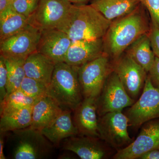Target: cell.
<instances>
[{
    "mask_svg": "<svg viewBox=\"0 0 159 159\" xmlns=\"http://www.w3.org/2000/svg\"><path fill=\"white\" fill-rule=\"evenodd\" d=\"M141 3L130 13L112 21L103 38L104 54L117 59L140 36L149 32L151 18Z\"/></svg>",
    "mask_w": 159,
    "mask_h": 159,
    "instance_id": "obj_1",
    "label": "cell"
},
{
    "mask_svg": "<svg viewBox=\"0 0 159 159\" xmlns=\"http://www.w3.org/2000/svg\"><path fill=\"white\" fill-rule=\"evenodd\" d=\"M111 21L91 5L73 4L58 29L66 33L72 41L103 38Z\"/></svg>",
    "mask_w": 159,
    "mask_h": 159,
    "instance_id": "obj_2",
    "label": "cell"
},
{
    "mask_svg": "<svg viewBox=\"0 0 159 159\" xmlns=\"http://www.w3.org/2000/svg\"><path fill=\"white\" fill-rule=\"evenodd\" d=\"M47 95L63 110L74 111L84 99L77 67L65 62L56 63Z\"/></svg>",
    "mask_w": 159,
    "mask_h": 159,
    "instance_id": "obj_3",
    "label": "cell"
},
{
    "mask_svg": "<svg viewBox=\"0 0 159 159\" xmlns=\"http://www.w3.org/2000/svg\"><path fill=\"white\" fill-rule=\"evenodd\" d=\"M12 133V159H45L51 154L54 146L40 130L29 126Z\"/></svg>",
    "mask_w": 159,
    "mask_h": 159,
    "instance_id": "obj_4",
    "label": "cell"
},
{
    "mask_svg": "<svg viewBox=\"0 0 159 159\" xmlns=\"http://www.w3.org/2000/svg\"><path fill=\"white\" fill-rule=\"evenodd\" d=\"M77 68L84 99H97L107 78L113 71L111 60L103 54Z\"/></svg>",
    "mask_w": 159,
    "mask_h": 159,
    "instance_id": "obj_5",
    "label": "cell"
},
{
    "mask_svg": "<svg viewBox=\"0 0 159 159\" xmlns=\"http://www.w3.org/2000/svg\"><path fill=\"white\" fill-rule=\"evenodd\" d=\"M129 120L122 111L104 114L98 119L99 138L117 151L125 148L134 140L129 134Z\"/></svg>",
    "mask_w": 159,
    "mask_h": 159,
    "instance_id": "obj_6",
    "label": "cell"
},
{
    "mask_svg": "<svg viewBox=\"0 0 159 159\" xmlns=\"http://www.w3.org/2000/svg\"><path fill=\"white\" fill-rule=\"evenodd\" d=\"M134 102L135 100L125 91L117 74L113 71L107 78L97 99V113L99 117L107 113L122 111Z\"/></svg>",
    "mask_w": 159,
    "mask_h": 159,
    "instance_id": "obj_7",
    "label": "cell"
},
{
    "mask_svg": "<svg viewBox=\"0 0 159 159\" xmlns=\"http://www.w3.org/2000/svg\"><path fill=\"white\" fill-rule=\"evenodd\" d=\"M125 115L129 125L135 127L159 118V89L152 85L148 76L141 96L129 107Z\"/></svg>",
    "mask_w": 159,
    "mask_h": 159,
    "instance_id": "obj_8",
    "label": "cell"
},
{
    "mask_svg": "<svg viewBox=\"0 0 159 159\" xmlns=\"http://www.w3.org/2000/svg\"><path fill=\"white\" fill-rule=\"evenodd\" d=\"M72 5L67 0H39L37 9L28 18L29 24L41 31L57 29L67 16Z\"/></svg>",
    "mask_w": 159,
    "mask_h": 159,
    "instance_id": "obj_9",
    "label": "cell"
},
{
    "mask_svg": "<svg viewBox=\"0 0 159 159\" xmlns=\"http://www.w3.org/2000/svg\"><path fill=\"white\" fill-rule=\"evenodd\" d=\"M41 33L29 24L16 34L0 41V55L5 58L26 59L37 51Z\"/></svg>",
    "mask_w": 159,
    "mask_h": 159,
    "instance_id": "obj_10",
    "label": "cell"
},
{
    "mask_svg": "<svg viewBox=\"0 0 159 159\" xmlns=\"http://www.w3.org/2000/svg\"><path fill=\"white\" fill-rule=\"evenodd\" d=\"M111 61L113 71L129 97L135 101L144 88L147 72L125 52Z\"/></svg>",
    "mask_w": 159,
    "mask_h": 159,
    "instance_id": "obj_11",
    "label": "cell"
},
{
    "mask_svg": "<svg viewBox=\"0 0 159 159\" xmlns=\"http://www.w3.org/2000/svg\"><path fill=\"white\" fill-rule=\"evenodd\" d=\"M159 150V118L142 125L136 139L125 148L117 151L113 158L139 159L145 152Z\"/></svg>",
    "mask_w": 159,
    "mask_h": 159,
    "instance_id": "obj_12",
    "label": "cell"
},
{
    "mask_svg": "<svg viewBox=\"0 0 159 159\" xmlns=\"http://www.w3.org/2000/svg\"><path fill=\"white\" fill-rule=\"evenodd\" d=\"M37 51L55 63L64 62L72 40L66 33L58 29L41 31Z\"/></svg>",
    "mask_w": 159,
    "mask_h": 159,
    "instance_id": "obj_13",
    "label": "cell"
},
{
    "mask_svg": "<svg viewBox=\"0 0 159 159\" xmlns=\"http://www.w3.org/2000/svg\"><path fill=\"white\" fill-rule=\"evenodd\" d=\"M100 138L77 135L63 141L64 150L72 152L82 159H102L108 157L107 144Z\"/></svg>",
    "mask_w": 159,
    "mask_h": 159,
    "instance_id": "obj_14",
    "label": "cell"
},
{
    "mask_svg": "<svg viewBox=\"0 0 159 159\" xmlns=\"http://www.w3.org/2000/svg\"><path fill=\"white\" fill-rule=\"evenodd\" d=\"M74 112L73 121L79 134L99 138L97 99L84 98Z\"/></svg>",
    "mask_w": 159,
    "mask_h": 159,
    "instance_id": "obj_15",
    "label": "cell"
},
{
    "mask_svg": "<svg viewBox=\"0 0 159 159\" xmlns=\"http://www.w3.org/2000/svg\"><path fill=\"white\" fill-rule=\"evenodd\" d=\"M103 54V38L74 41L69 48L64 62L73 66L79 67Z\"/></svg>",
    "mask_w": 159,
    "mask_h": 159,
    "instance_id": "obj_16",
    "label": "cell"
},
{
    "mask_svg": "<svg viewBox=\"0 0 159 159\" xmlns=\"http://www.w3.org/2000/svg\"><path fill=\"white\" fill-rule=\"evenodd\" d=\"M72 111L64 110L54 122L40 130L54 146H58L65 139L79 134L72 118Z\"/></svg>",
    "mask_w": 159,
    "mask_h": 159,
    "instance_id": "obj_17",
    "label": "cell"
},
{
    "mask_svg": "<svg viewBox=\"0 0 159 159\" xmlns=\"http://www.w3.org/2000/svg\"><path fill=\"white\" fill-rule=\"evenodd\" d=\"M63 110L54 99L46 95L33 106L30 126L42 130L54 122Z\"/></svg>",
    "mask_w": 159,
    "mask_h": 159,
    "instance_id": "obj_18",
    "label": "cell"
},
{
    "mask_svg": "<svg viewBox=\"0 0 159 159\" xmlns=\"http://www.w3.org/2000/svg\"><path fill=\"white\" fill-rule=\"evenodd\" d=\"M56 64L45 55L35 51L25 60L24 67L26 76L49 85Z\"/></svg>",
    "mask_w": 159,
    "mask_h": 159,
    "instance_id": "obj_19",
    "label": "cell"
},
{
    "mask_svg": "<svg viewBox=\"0 0 159 159\" xmlns=\"http://www.w3.org/2000/svg\"><path fill=\"white\" fill-rule=\"evenodd\" d=\"M91 6L107 20L113 21L134 11L140 0H89Z\"/></svg>",
    "mask_w": 159,
    "mask_h": 159,
    "instance_id": "obj_20",
    "label": "cell"
},
{
    "mask_svg": "<svg viewBox=\"0 0 159 159\" xmlns=\"http://www.w3.org/2000/svg\"><path fill=\"white\" fill-rule=\"evenodd\" d=\"M148 33L140 36L124 52L142 66L147 74L153 65L156 57Z\"/></svg>",
    "mask_w": 159,
    "mask_h": 159,
    "instance_id": "obj_21",
    "label": "cell"
},
{
    "mask_svg": "<svg viewBox=\"0 0 159 159\" xmlns=\"http://www.w3.org/2000/svg\"><path fill=\"white\" fill-rule=\"evenodd\" d=\"M33 107L13 111L1 115L0 131L4 133L23 129L31 125Z\"/></svg>",
    "mask_w": 159,
    "mask_h": 159,
    "instance_id": "obj_22",
    "label": "cell"
},
{
    "mask_svg": "<svg viewBox=\"0 0 159 159\" xmlns=\"http://www.w3.org/2000/svg\"><path fill=\"white\" fill-rule=\"evenodd\" d=\"M29 25L27 17L9 7L0 13V41L14 35Z\"/></svg>",
    "mask_w": 159,
    "mask_h": 159,
    "instance_id": "obj_23",
    "label": "cell"
},
{
    "mask_svg": "<svg viewBox=\"0 0 159 159\" xmlns=\"http://www.w3.org/2000/svg\"><path fill=\"white\" fill-rule=\"evenodd\" d=\"M25 60L5 58L7 69V95L20 89L26 77L24 67Z\"/></svg>",
    "mask_w": 159,
    "mask_h": 159,
    "instance_id": "obj_24",
    "label": "cell"
},
{
    "mask_svg": "<svg viewBox=\"0 0 159 159\" xmlns=\"http://www.w3.org/2000/svg\"><path fill=\"white\" fill-rule=\"evenodd\" d=\"M40 99L29 97L19 89L7 95L0 103V115L1 116L24 107H33Z\"/></svg>",
    "mask_w": 159,
    "mask_h": 159,
    "instance_id": "obj_25",
    "label": "cell"
},
{
    "mask_svg": "<svg viewBox=\"0 0 159 159\" xmlns=\"http://www.w3.org/2000/svg\"><path fill=\"white\" fill-rule=\"evenodd\" d=\"M48 87L44 83L26 77L23 80L20 89L29 97L41 98L48 95Z\"/></svg>",
    "mask_w": 159,
    "mask_h": 159,
    "instance_id": "obj_26",
    "label": "cell"
},
{
    "mask_svg": "<svg viewBox=\"0 0 159 159\" xmlns=\"http://www.w3.org/2000/svg\"><path fill=\"white\" fill-rule=\"evenodd\" d=\"M39 0H15L9 8L19 14L29 18L37 9Z\"/></svg>",
    "mask_w": 159,
    "mask_h": 159,
    "instance_id": "obj_27",
    "label": "cell"
},
{
    "mask_svg": "<svg viewBox=\"0 0 159 159\" xmlns=\"http://www.w3.org/2000/svg\"><path fill=\"white\" fill-rule=\"evenodd\" d=\"M7 69L5 58L0 55V103L7 95Z\"/></svg>",
    "mask_w": 159,
    "mask_h": 159,
    "instance_id": "obj_28",
    "label": "cell"
},
{
    "mask_svg": "<svg viewBox=\"0 0 159 159\" xmlns=\"http://www.w3.org/2000/svg\"><path fill=\"white\" fill-rule=\"evenodd\" d=\"M148 34L152 51L156 57L159 58V28L156 23L152 19Z\"/></svg>",
    "mask_w": 159,
    "mask_h": 159,
    "instance_id": "obj_29",
    "label": "cell"
},
{
    "mask_svg": "<svg viewBox=\"0 0 159 159\" xmlns=\"http://www.w3.org/2000/svg\"><path fill=\"white\" fill-rule=\"evenodd\" d=\"M159 28V0H140Z\"/></svg>",
    "mask_w": 159,
    "mask_h": 159,
    "instance_id": "obj_30",
    "label": "cell"
},
{
    "mask_svg": "<svg viewBox=\"0 0 159 159\" xmlns=\"http://www.w3.org/2000/svg\"><path fill=\"white\" fill-rule=\"evenodd\" d=\"M147 76L152 85L159 89V58L156 57L154 62L148 71Z\"/></svg>",
    "mask_w": 159,
    "mask_h": 159,
    "instance_id": "obj_31",
    "label": "cell"
},
{
    "mask_svg": "<svg viewBox=\"0 0 159 159\" xmlns=\"http://www.w3.org/2000/svg\"><path fill=\"white\" fill-rule=\"evenodd\" d=\"M139 159H159V150H153L145 152L141 156Z\"/></svg>",
    "mask_w": 159,
    "mask_h": 159,
    "instance_id": "obj_32",
    "label": "cell"
},
{
    "mask_svg": "<svg viewBox=\"0 0 159 159\" xmlns=\"http://www.w3.org/2000/svg\"><path fill=\"white\" fill-rule=\"evenodd\" d=\"M5 133H6L1 132V134H0V159H6V157L5 156V154H4V134Z\"/></svg>",
    "mask_w": 159,
    "mask_h": 159,
    "instance_id": "obj_33",
    "label": "cell"
},
{
    "mask_svg": "<svg viewBox=\"0 0 159 159\" xmlns=\"http://www.w3.org/2000/svg\"><path fill=\"white\" fill-rule=\"evenodd\" d=\"M10 3V0H0V13L8 9Z\"/></svg>",
    "mask_w": 159,
    "mask_h": 159,
    "instance_id": "obj_34",
    "label": "cell"
},
{
    "mask_svg": "<svg viewBox=\"0 0 159 159\" xmlns=\"http://www.w3.org/2000/svg\"><path fill=\"white\" fill-rule=\"evenodd\" d=\"M71 3L74 4H86L89 0H67Z\"/></svg>",
    "mask_w": 159,
    "mask_h": 159,
    "instance_id": "obj_35",
    "label": "cell"
},
{
    "mask_svg": "<svg viewBox=\"0 0 159 159\" xmlns=\"http://www.w3.org/2000/svg\"><path fill=\"white\" fill-rule=\"evenodd\" d=\"M15 1V0H10V1H11V2H12V1Z\"/></svg>",
    "mask_w": 159,
    "mask_h": 159,
    "instance_id": "obj_36",
    "label": "cell"
}]
</instances>
